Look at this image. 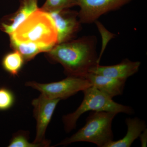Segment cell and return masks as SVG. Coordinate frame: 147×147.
Masks as SVG:
<instances>
[{"mask_svg":"<svg viewBox=\"0 0 147 147\" xmlns=\"http://www.w3.org/2000/svg\"><path fill=\"white\" fill-rule=\"evenodd\" d=\"M133 0H76L80 7L78 11L82 24L95 23L106 13L118 10Z\"/></svg>","mask_w":147,"mask_h":147,"instance_id":"7","label":"cell"},{"mask_svg":"<svg viewBox=\"0 0 147 147\" xmlns=\"http://www.w3.org/2000/svg\"><path fill=\"white\" fill-rule=\"evenodd\" d=\"M82 92L84 93V98L79 107L73 113L63 117V123L66 133L75 128L79 118L88 111H106L127 115L134 113V110L130 106L115 102L113 98L92 86Z\"/></svg>","mask_w":147,"mask_h":147,"instance_id":"4","label":"cell"},{"mask_svg":"<svg viewBox=\"0 0 147 147\" xmlns=\"http://www.w3.org/2000/svg\"><path fill=\"white\" fill-rule=\"evenodd\" d=\"M84 77L92 86L113 98L123 93L127 79H115L91 72Z\"/></svg>","mask_w":147,"mask_h":147,"instance_id":"10","label":"cell"},{"mask_svg":"<svg viewBox=\"0 0 147 147\" xmlns=\"http://www.w3.org/2000/svg\"><path fill=\"white\" fill-rule=\"evenodd\" d=\"M24 58L15 51L7 53L3 58L2 64L4 69L13 76H16L24 65Z\"/></svg>","mask_w":147,"mask_h":147,"instance_id":"14","label":"cell"},{"mask_svg":"<svg viewBox=\"0 0 147 147\" xmlns=\"http://www.w3.org/2000/svg\"><path fill=\"white\" fill-rule=\"evenodd\" d=\"M29 132L20 131L13 134L8 147H46L42 144H35L29 142Z\"/></svg>","mask_w":147,"mask_h":147,"instance_id":"15","label":"cell"},{"mask_svg":"<svg viewBox=\"0 0 147 147\" xmlns=\"http://www.w3.org/2000/svg\"><path fill=\"white\" fill-rule=\"evenodd\" d=\"M14 101V94L10 90L0 88V110H8L13 106Z\"/></svg>","mask_w":147,"mask_h":147,"instance_id":"17","label":"cell"},{"mask_svg":"<svg viewBox=\"0 0 147 147\" xmlns=\"http://www.w3.org/2000/svg\"><path fill=\"white\" fill-rule=\"evenodd\" d=\"M97 44L96 36H85L58 43L47 53L51 61L62 66L67 76L84 77L91 68L99 64Z\"/></svg>","mask_w":147,"mask_h":147,"instance_id":"1","label":"cell"},{"mask_svg":"<svg viewBox=\"0 0 147 147\" xmlns=\"http://www.w3.org/2000/svg\"><path fill=\"white\" fill-rule=\"evenodd\" d=\"M117 113L106 111H92L83 127L75 134L56 145L67 146L72 143L87 142L98 147H105L113 140L112 122Z\"/></svg>","mask_w":147,"mask_h":147,"instance_id":"3","label":"cell"},{"mask_svg":"<svg viewBox=\"0 0 147 147\" xmlns=\"http://www.w3.org/2000/svg\"><path fill=\"white\" fill-rule=\"evenodd\" d=\"M60 99L51 98L42 94L32 100L33 115L36 121V134L34 143L50 146L51 142L46 140L45 132L55 109Z\"/></svg>","mask_w":147,"mask_h":147,"instance_id":"6","label":"cell"},{"mask_svg":"<svg viewBox=\"0 0 147 147\" xmlns=\"http://www.w3.org/2000/svg\"><path fill=\"white\" fill-rule=\"evenodd\" d=\"M25 86L38 91L49 98H58L61 100L83 91L92 85L85 77L67 76L59 82L42 84L30 81L26 83Z\"/></svg>","mask_w":147,"mask_h":147,"instance_id":"5","label":"cell"},{"mask_svg":"<svg viewBox=\"0 0 147 147\" xmlns=\"http://www.w3.org/2000/svg\"><path fill=\"white\" fill-rule=\"evenodd\" d=\"M77 6L76 0H46L41 9L50 12L70 9Z\"/></svg>","mask_w":147,"mask_h":147,"instance_id":"16","label":"cell"},{"mask_svg":"<svg viewBox=\"0 0 147 147\" xmlns=\"http://www.w3.org/2000/svg\"><path fill=\"white\" fill-rule=\"evenodd\" d=\"M141 64L140 62L125 59L114 65H96L91 68L89 72L115 79H127L138 72Z\"/></svg>","mask_w":147,"mask_h":147,"instance_id":"9","label":"cell"},{"mask_svg":"<svg viewBox=\"0 0 147 147\" xmlns=\"http://www.w3.org/2000/svg\"><path fill=\"white\" fill-rule=\"evenodd\" d=\"M20 42H32L50 47L57 44V34L49 13L38 9L9 35Z\"/></svg>","mask_w":147,"mask_h":147,"instance_id":"2","label":"cell"},{"mask_svg":"<svg viewBox=\"0 0 147 147\" xmlns=\"http://www.w3.org/2000/svg\"><path fill=\"white\" fill-rule=\"evenodd\" d=\"M57 34V44L74 39L82 30L78 11L70 9L48 12Z\"/></svg>","mask_w":147,"mask_h":147,"instance_id":"8","label":"cell"},{"mask_svg":"<svg viewBox=\"0 0 147 147\" xmlns=\"http://www.w3.org/2000/svg\"><path fill=\"white\" fill-rule=\"evenodd\" d=\"M10 45L13 50L22 55L25 61H29L41 53H48L50 47L32 42H20L10 37Z\"/></svg>","mask_w":147,"mask_h":147,"instance_id":"13","label":"cell"},{"mask_svg":"<svg viewBox=\"0 0 147 147\" xmlns=\"http://www.w3.org/2000/svg\"><path fill=\"white\" fill-rule=\"evenodd\" d=\"M38 8V0H21L20 7L14 15L0 24L1 30L11 34L33 12Z\"/></svg>","mask_w":147,"mask_h":147,"instance_id":"11","label":"cell"},{"mask_svg":"<svg viewBox=\"0 0 147 147\" xmlns=\"http://www.w3.org/2000/svg\"><path fill=\"white\" fill-rule=\"evenodd\" d=\"M127 127L126 135L118 141H112L105 147H129L133 142L139 137L142 131L146 128L145 121L139 118H127L125 119Z\"/></svg>","mask_w":147,"mask_h":147,"instance_id":"12","label":"cell"},{"mask_svg":"<svg viewBox=\"0 0 147 147\" xmlns=\"http://www.w3.org/2000/svg\"><path fill=\"white\" fill-rule=\"evenodd\" d=\"M140 141L141 142V146L142 147H147V128L144 129L140 134Z\"/></svg>","mask_w":147,"mask_h":147,"instance_id":"18","label":"cell"}]
</instances>
